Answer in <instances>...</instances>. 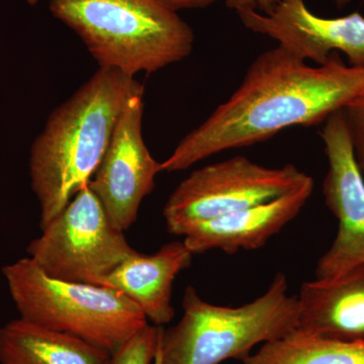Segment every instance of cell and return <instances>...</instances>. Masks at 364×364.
<instances>
[{
    "label": "cell",
    "mask_w": 364,
    "mask_h": 364,
    "mask_svg": "<svg viewBox=\"0 0 364 364\" xmlns=\"http://www.w3.org/2000/svg\"><path fill=\"white\" fill-rule=\"evenodd\" d=\"M41 230L26 251L46 274L64 282L97 284L138 252L88 186Z\"/></svg>",
    "instance_id": "obj_6"
},
{
    "label": "cell",
    "mask_w": 364,
    "mask_h": 364,
    "mask_svg": "<svg viewBox=\"0 0 364 364\" xmlns=\"http://www.w3.org/2000/svg\"><path fill=\"white\" fill-rule=\"evenodd\" d=\"M142 86L135 77L100 68L48 117L30 154L41 229L88 186L127 100Z\"/></svg>",
    "instance_id": "obj_2"
},
{
    "label": "cell",
    "mask_w": 364,
    "mask_h": 364,
    "mask_svg": "<svg viewBox=\"0 0 364 364\" xmlns=\"http://www.w3.org/2000/svg\"><path fill=\"white\" fill-rule=\"evenodd\" d=\"M50 9L100 68L131 77L188 58L195 44L193 28L157 0H50Z\"/></svg>",
    "instance_id": "obj_3"
},
{
    "label": "cell",
    "mask_w": 364,
    "mask_h": 364,
    "mask_svg": "<svg viewBox=\"0 0 364 364\" xmlns=\"http://www.w3.org/2000/svg\"><path fill=\"white\" fill-rule=\"evenodd\" d=\"M182 309L179 322L162 329L159 342L162 364L242 361L256 345L282 338L298 328V298L289 296L284 273L273 277L262 296L240 306L208 303L195 287H186Z\"/></svg>",
    "instance_id": "obj_4"
},
{
    "label": "cell",
    "mask_w": 364,
    "mask_h": 364,
    "mask_svg": "<svg viewBox=\"0 0 364 364\" xmlns=\"http://www.w3.org/2000/svg\"><path fill=\"white\" fill-rule=\"evenodd\" d=\"M111 360L112 354L104 349L21 318L0 328L2 364H109Z\"/></svg>",
    "instance_id": "obj_14"
},
{
    "label": "cell",
    "mask_w": 364,
    "mask_h": 364,
    "mask_svg": "<svg viewBox=\"0 0 364 364\" xmlns=\"http://www.w3.org/2000/svg\"><path fill=\"white\" fill-rule=\"evenodd\" d=\"M354 156L364 176V91L343 109Z\"/></svg>",
    "instance_id": "obj_17"
},
{
    "label": "cell",
    "mask_w": 364,
    "mask_h": 364,
    "mask_svg": "<svg viewBox=\"0 0 364 364\" xmlns=\"http://www.w3.org/2000/svg\"><path fill=\"white\" fill-rule=\"evenodd\" d=\"M153 364H162L161 358H160L159 353V347H158V350L156 355H155L154 363Z\"/></svg>",
    "instance_id": "obj_20"
},
{
    "label": "cell",
    "mask_w": 364,
    "mask_h": 364,
    "mask_svg": "<svg viewBox=\"0 0 364 364\" xmlns=\"http://www.w3.org/2000/svg\"><path fill=\"white\" fill-rule=\"evenodd\" d=\"M313 191L314 181L309 176L298 188L270 202L200 223L184 235L183 243L193 254L259 249L301 213Z\"/></svg>",
    "instance_id": "obj_11"
},
{
    "label": "cell",
    "mask_w": 364,
    "mask_h": 364,
    "mask_svg": "<svg viewBox=\"0 0 364 364\" xmlns=\"http://www.w3.org/2000/svg\"><path fill=\"white\" fill-rule=\"evenodd\" d=\"M227 7L234 9L237 13L244 11H256L268 14L274 9L279 0H225ZM337 6L343 7L351 0H334Z\"/></svg>",
    "instance_id": "obj_18"
},
{
    "label": "cell",
    "mask_w": 364,
    "mask_h": 364,
    "mask_svg": "<svg viewBox=\"0 0 364 364\" xmlns=\"http://www.w3.org/2000/svg\"><path fill=\"white\" fill-rule=\"evenodd\" d=\"M296 298L299 331L364 342V263L332 279L305 282Z\"/></svg>",
    "instance_id": "obj_12"
},
{
    "label": "cell",
    "mask_w": 364,
    "mask_h": 364,
    "mask_svg": "<svg viewBox=\"0 0 364 364\" xmlns=\"http://www.w3.org/2000/svg\"><path fill=\"white\" fill-rule=\"evenodd\" d=\"M243 364H364V342L322 338L296 329L261 345Z\"/></svg>",
    "instance_id": "obj_15"
},
{
    "label": "cell",
    "mask_w": 364,
    "mask_h": 364,
    "mask_svg": "<svg viewBox=\"0 0 364 364\" xmlns=\"http://www.w3.org/2000/svg\"><path fill=\"white\" fill-rule=\"evenodd\" d=\"M157 1L161 2L172 11H178L181 9H203V7L212 6L218 0H157Z\"/></svg>",
    "instance_id": "obj_19"
},
{
    "label": "cell",
    "mask_w": 364,
    "mask_h": 364,
    "mask_svg": "<svg viewBox=\"0 0 364 364\" xmlns=\"http://www.w3.org/2000/svg\"><path fill=\"white\" fill-rule=\"evenodd\" d=\"M163 327L147 324L124 347L112 355L109 364H153Z\"/></svg>",
    "instance_id": "obj_16"
},
{
    "label": "cell",
    "mask_w": 364,
    "mask_h": 364,
    "mask_svg": "<svg viewBox=\"0 0 364 364\" xmlns=\"http://www.w3.org/2000/svg\"><path fill=\"white\" fill-rule=\"evenodd\" d=\"M237 14L248 30L272 38L304 61L323 65L333 53L340 51L346 55L349 65L364 67V16L358 11L326 18L313 14L305 0H279L268 14Z\"/></svg>",
    "instance_id": "obj_10"
},
{
    "label": "cell",
    "mask_w": 364,
    "mask_h": 364,
    "mask_svg": "<svg viewBox=\"0 0 364 364\" xmlns=\"http://www.w3.org/2000/svg\"><path fill=\"white\" fill-rule=\"evenodd\" d=\"M4 275L21 318L112 355L148 324L141 309L121 291L53 279L30 257L4 267Z\"/></svg>",
    "instance_id": "obj_5"
},
{
    "label": "cell",
    "mask_w": 364,
    "mask_h": 364,
    "mask_svg": "<svg viewBox=\"0 0 364 364\" xmlns=\"http://www.w3.org/2000/svg\"><path fill=\"white\" fill-rule=\"evenodd\" d=\"M144 86L129 97L97 171L88 186L117 229L136 222L144 198L155 188L161 163L143 140Z\"/></svg>",
    "instance_id": "obj_8"
},
{
    "label": "cell",
    "mask_w": 364,
    "mask_h": 364,
    "mask_svg": "<svg viewBox=\"0 0 364 364\" xmlns=\"http://www.w3.org/2000/svg\"><path fill=\"white\" fill-rule=\"evenodd\" d=\"M26 1L28 2V4H31V6H33V4H38L40 0H26Z\"/></svg>",
    "instance_id": "obj_21"
},
{
    "label": "cell",
    "mask_w": 364,
    "mask_h": 364,
    "mask_svg": "<svg viewBox=\"0 0 364 364\" xmlns=\"http://www.w3.org/2000/svg\"><path fill=\"white\" fill-rule=\"evenodd\" d=\"M321 138L329 169L323 182L326 205L338 220L336 238L318 261L316 279H328L364 263V176L354 156L343 109L324 122Z\"/></svg>",
    "instance_id": "obj_9"
},
{
    "label": "cell",
    "mask_w": 364,
    "mask_h": 364,
    "mask_svg": "<svg viewBox=\"0 0 364 364\" xmlns=\"http://www.w3.org/2000/svg\"><path fill=\"white\" fill-rule=\"evenodd\" d=\"M193 255L183 242H170L152 255L134 254L97 286L121 291L153 325L162 327L176 315L171 304L174 279L191 267Z\"/></svg>",
    "instance_id": "obj_13"
},
{
    "label": "cell",
    "mask_w": 364,
    "mask_h": 364,
    "mask_svg": "<svg viewBox=\"0 0 364 364\" xmlns=\"http://www.w3.org/2000/svg\"><path fill=\"white\" fill-rule=\"evenodd\" d=\"M364 91V67L333 53L310 66L284 48L257 57L236 91L161 163L162 171L188 169L222 151L264 142L294 126L323 123Z\"/></svg>",
    "instance_id": "obj_1"
},
{
    "label": "cell",
    "mask_w": 364,
    "mask_h": 364,
    "mask_svg": "<svg viewBox=\"0 0 364 364\" xmlns=\"http://www.w3.org/2000/svg\"><path fill=\"white\" fill-rule=\"evenodd\" d=\"M308 177L293 164L269 168L244 156L207 165L170 195L163 208L167 231L184 236L200 223L287 195Z\"/></svg>",
    "instance_id": "obj_7"
}]
</instances>
